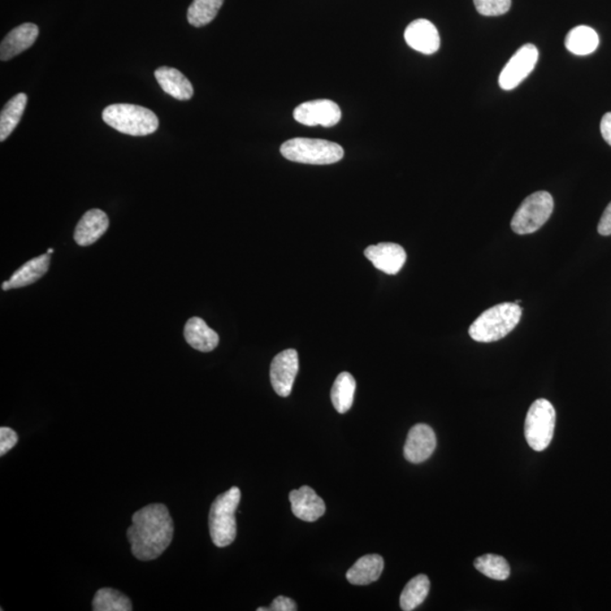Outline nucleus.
<instances>
[{"label":"nucleus","mask_w":611,"mask_h":611,"mask_svg":"<svg viewBox=\"0 0 611 611\" xmlns=\"http://www.w3.org/2000/svg\"><path fill=\"white\" fill-rule=\"evenodd\" d=\"M175 526L163 504H151L137 511L127 530L134 557L142 562L153 561L161 556L170 546Z\"/></svg>","instance_id":"1"},{"label":"nucleus","mask_w":611,"mask_h":611,"mask_svg":"<svg viewBox=\"0 0 611 611\" xmlns=\"http://www.w3.org/2000/svg\"><path fill=\"white\" fill-rule=\"evenodd\" d=\"M521 318L522 309L518 303H500L484 311L472 323L469 335L472 339L483 344L502 340L518 327Z\"/></svg>","instance_id":"2"},{"label":"nucleus","mask_w":611,"mask_h":611,"mask_svg":"<svg viewBox=\"0 0 611 611\" xmlns=\"http://www.w3.org/2000/svg\"><path fill=\"white\" fill-rule=\"evenodd\" d=\"M102 118L116 131L132 136L150 135L159 128V119L153 111L128 103L107 107L102 112Z\"/></svg>","instance_id":"3"},{"label":"nucleus","mask_w":611,"mask_h":611,"mask_svg":"<svg viewBox=\"0 0 611 611\" xmlns=\"http://www.w3.org/2000/svg\"><path fill=\"white\" fill-rule=\"evenodd\" d=\"M241 500L240 489L232 487L215 498L211 506L209 526L216 547L231 545L237 536L236 510Z\"/></svg>","instance_id":"4"},{"label":"nucleus","mask_w":611,"mask_h":611,"mask_svg":"<svg viewBox=\"0 0 611 611\" xmlns=\"http://www.w3.org/2000/svg\"><path fill=\"white\" fill-rule=\"evenodd\" d=\"M281 154L289 161L325 166L341 161L345 151L335 142L299 137L284 142Z\"/></svg>","instance_id":"5"},{"label":"nucleus","mask_w":611,"mask_h":611,"mask_svg":"<svg viewBox=\"0 0 611 611\" xmlns=\"http://www.w3.org/2000/svg\"><path fill=\"white\" fill-rule=\"evenodd\" d=\"M556 424V411L552 403L539 398L532 403L528 411L524 435L528 446L537 452H543L552 443Z\"/></svg>","instance_id":"6"},{"label":"nucleus","mask_w":611,"mask_h":611,"mask_svg":"<svg viewBox=\"0 0 611 611\" xmlns=\"http://www.w3.org/2000/svg\"><path fill=\"white\" fill-rule=\"evenodd\" d=\"M554 211V198L548 192H537L524 199L511 223L518 235H530L547 223Z\"/></svg>","instance_id":"7"},{"label":"nucleus","mask_w":611,"mask_h":611,"mask_svg":"<svg viewBox=\"0 0 611 611\" xmlns=\"http://www.w3.org/2000/svg\"><path fill=\"white\" fill-rule=\"evenodd\" d=\"M539 51L535 45L528 43L519 48L510 62L505 65L500 75V86L502 90L510 91L527 79L538 62Z\"/></svg>","instance_id":"8"},{"label":"nucleus","mask_w":611,"mask_h":611,"mask_svg":"<svg viewBox=\"0 0 611 611\" xmlns=\"http://www.w3.org/2000/svg\"><path fill=\"white\" fill-rule=\"evenodd\" d=\"M293 118L306 126H323L333 127L342 118L340 107L331 100H313L303 102L293 111Z\"/></svg>","instance_id":"9"},{"label":"nucleus","mask_w":611,"mask_h":611,"mask_svg":"<svg viewBox=\"0 0 611 611\" xmlns=\"http://www.w3.org/2000/svg\"><path fill=\"white\" fill-rule=\"evenodd\" d=\"M298 353L288 349L276 354L271 363V384L277 396L288 397L292 392L294 380L298 374Z\"/></svg>","instance_id":"10"},{"label":"nucleus","mask_w":611,"mask_h":611,"mask_svg":"<svg viewBox=\"0 0 611 611\" xmlns=\"http://www.w3.org/2000/svg\"><path fill=\"white\" fill-rule=\"evenodd\" d=\"M365 257L372 263L377 270L396 275L405 266L406 253L403 247L393 242H381L379 245L368 247Z\"/></svg>","instance_id":"11"},{"label":"nucleus","mask_w":611,"mask_h":611,"mask_svg":"<svg viewBox=\"0 0 611 611\" xmlns=\"http://www.w3.org/2000/svg\"><path fill=\"white\" fill-rule=\"evenodd\" d=\"M436 435L428 424L418 423L410 429L405 445V458L411 463H422L432 457L436 449Z\"/></svg>","instance_id":"12"},{"label":"nucleus","mask_w":611,"mask_h":611,"mask_svg":"<svg viewBox=\"0 0 611 611\" xmlns=\"http://www.w3.org/2000/svg\"><path fill=\"white\" fill-rule=\"evenodd\" d=\"M407 46L424 55L435 54L441 47L440 33L432 22L415 20L411 22L405 32Z\"/></svg>","instance_id":"13"},{"label":"nucleus","mask_w":611,"mask_h":611,"mask_svg":"<svg viewBox=\"0 0 611 611\" xmlns=\"http://www.w3.org/2000/svg\"><path fill=\"white\" fill-rule=\"evenodd\" d=\"M289 501L292 502L294 517L305 522L318 521L327 510L322 498L309 486H302L298 491L290 493Z\"/></svg>","instance_id":"14"},{"label":"nucleus","mask_w":611,"mask_h":611,"mask_svg":"<svg viewBox=\"0 0 611 611\" xmlns=\"http://www.w3.org/2000/svg\"><path fill=\"white\" fill-rule=\"evenodd\" d=\"M109 228V219L105 212L93 209L82 216L74 231V240L80 246H90L105 235Z\"/></svg>","instance_id":"15"},{"label":"nucleus","mask_w":611,"mask_h":611,"mask_svg":"<svg viewBox=\"0 0 611 611\" xmlns=\"http://www.w3.org/2000/svg\"><path fill=\"white\" fill-rule=\"evenodd\" d=\"M39 36V28L33 23H24L12 30L0 46V59L3 62L14 58L15 56L28 50L34 45Z\"/></svg>","instance_id":"16"},{"label":"nucleus","mask_w":611,"mask_h":611,"mask_svg":"<svg viewBox=\"0 0 611 611\" xmlns=\"http://www.w3.org/2000/svg\"><path fill=\"white\" fill-rule=\"evenodd\" d=\"M155 79L161 89L172 98L186 101L192 99L194 89L188 77L183 73L171 67H160L154 73Z\"/></svg>","instance_id":"17"},{"label":"nucleus","mask_w":611,"mask_h":611,"mask_svg":"<svg viewBox=\"0 0 611 611\" xmlns=\"http://www.w3.org/2000/svg\"><path fill=\"white\" fill-rule=\"evenodd\" d=\"M50 266L49 254L30 259L23 266H21L11 279L3 284V290L19 289L37 283L48 272Z\"/></svg>","instance_id":"18"},{"label":"nucleus","mask_w":611,"mask_h":611,"mask_svg":"<svg viewBox=\"0 0 611 611\" xmlns=\"http://www.w3.org/2000/svg\"><path fill=\"white\" fill-rule=\"evenodd\" d=\"M186 342L195 350L210 353L219 345L218 333L207 327L202 319L192 318L185 325Z\"/></svg>","instance_id":"19"},{"label":"nucleus","mask_w":611,"mask_h":611,"mask_svg":"<svg viewBox=\"0 0 611 611\" xmlns=\"http://www.w3.org/2000/svg\"><path fill=\"white\" fill-rule=\"evenodd\" d=\"M383 570L384 559L380 554H366L346 572V580L354 585H368L379 580Z\"/></svg>","instance_id":"20"},{"label":"nucleus","mask_w":611,"mask_h":611,"mask_svg":"<svg viewBox=\"0 0 611 611\" xmlns=\"http://www.w3.org/2000/svg\"><path fill=\"white\" fill-rule=\"evenodd\" d=\"M567 50L578 56H587L595 53L599 46V36L590 27L580 25L571 30L565 39Z\"/></svg>","instance_id":"21"},{"label":"nucleus","mask_w":611,"mask_h":611,"mask_svg":"<svg viewBox=\"0 0 611 611\" xmlns=\"http://www.w3.org/2000/svg\"><path fill=\"white\" fill-rule=\"evenodd\" d=\"M27 94L19 93L8 101L0 114V141L4 142L11 135L19 125L25 107H27Z\"/></svg>","instance_id":"22"},{"label":"nucleus","mask_w":611,"mask_h":611,"mask_svg":"<svg viewBox=\"0 0 611 611\" xmlns=\"http://www.w3.org/2000/svg\"><path fill=\"white\" fill-rule=\"evenodd\" d=\"M355 380L350 372H341L336 377L335 384H333L331 391V400L336 410L339 414H345L353 406L354 392H355Z\"/></svg>","instance_id":"23"},{"label":"nucleus","mask_w":611,"mask_h":611,"mask_svg":"<svg viewBox=\"0 0 611 611\" xmlns=\"http://www.w3.org/2000/svg\"><path fill=\"white\" fill-rule=\"evenodd\" d=\"M429 589H431V580H429L426 575H418L410 580V582L406 585L401 593V609L413 611L417 608L426 600Z\"/></svg>","instance_id":"24"},{"label":"nucleus","mask_w":611,"mask_h":611,"mask_svg":"<svg viewBox=\"0 0 611 611\" xmlns=\"http://www.w3.org/2000/svg\"><path fill=\"white\" fill-rule=\"evenodd\" d=\"M94 611H131L133 605L127 596L115 590V589L103 588L95 593L92 602Z\"/></svg>","instance_id":"25"},{"label":"nucleus","mask_w":611,"mask_h":611,"mask_svg":"<svg viewBox=\"0 0 611 611\" xmlns=\"http://www.w3.org/2000/svg\"><path fill=\"white\" fill-rule=\"evenodd\" d=\"M224 0H194L188 12L190 25L202 28L211 23L218 15Z\"/></svg>","instance_id":"26"},{"label":"nucleus","mask_w":611,"mask_h":611,"mask_svg":"<svg viewBox=\"0 0 611 611\" xmlns=\"http://www.w3.org/2000/svg\"><path fill=\"white\" fill-rule=\"evenodd\" d=\"M475 567L480 573L493 580H505L509 579L511 574L509 563L504 557L498 556V554H487L476 558Z\"/></svg>","instance_id":"27"},{"label":"nucleus","mask_w":611,"mask_h":611,"mask_svg":"<svg viewBox=\"0 0 611 611\" xmlns=\"http://www.w3.org/2000/svg\"><path fill=\"white\" fill-rule=\"evenodd\" d=\"M476 10L484 16L506 14L512 5V0H474Z\"/></svg>","instance_id":"28"},{"label":"nucleus","mask_w":611,"mask_h":611,"mask_svg":"<svg viewBox=\"0 0 611 611\" xmlns=\"http://www.w3.org/2000/svg\"><path fill=\"white\" fill-rule=\"evenodd\" d=\"M19 441V436H17L16 432L8 427L0 428V455L4 457L8 450L15 448V445Z\"/></svg>","instance_id":"29"},{"label":"nucleus","mask_w":611,"mask_h":611,"mask_svg":"<svg viewBox=\"0 0 611 611\" xmlns=\"http://www.w3.org/2000/svg\"><path fill=\"white\" fill-rule=\"evenodd\" d=\"M270 611H294L297 610L296 602L287 597H277L270 606Z\"/></svg>","instance_id":"30"},{"label":"nucleus","mask_w":611,"mask_h":611,"mask_svg":"<svg viewBox=\"0 0 611 611\" xmlns=\"http://www.w3.org/2000/svg\"><path fill=\"white\" fill-rule=\"evenodd\" d=\"M598 232L601 236L611 235V203L606 207L604 214H602L599 225H598Z\"/></svg>","instance_id":"31"},{"label":"nucleus","mask_w":611,"mask_h":611,"mask_svg":"<svg viewBox=\"0 0 611 611\" xmlns=\"http://www.w3.org/2000/svg\"><path fill=\"white\" fill-rule=\"evenodd\" d=\"M600 131L604 140L611 146V112H607V114L602 117Z\"/></svg>","instance_id":"32"},{"label":"nucleus","mask_w":611,"mask_h":611,"mask_svg":"<svg viewBox=\"0 0 611 611\" xmlns=\"http://www.w3.org/2000/svg\"><path fill=\"white\" fill-rule=\"evenodd\" d=\"M53 253H54V249H48V254H53Z\"/></svg>","instance_id":"33"}]
</instances>
